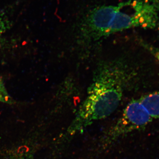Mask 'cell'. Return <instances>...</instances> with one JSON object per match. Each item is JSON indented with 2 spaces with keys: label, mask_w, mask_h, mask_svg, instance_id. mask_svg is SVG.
Returning a JSON list of instances; mask_svg holds the SVG:
<instances>
[{
  "label": "cell",
  "mask_w": 159,
  "mask_h": 159,
  "mask_svg": "<svg viewBox=\"0 0 159 159\" xmlns=\"http://www.w3.org/2000/svg\"><path fill=\"white\" fill-rule=\"evenodd\" d=\"M122 6L117 11L110 26L108 35L132 28H135L132 17L129 13L122 11Z\"/></svg>",
  "instance_id": "5"
},
{
  "label": "cell",
  "mask_w": 159,
  "mask_h": 159,
  "mask_svg": "<svg viewBox=\"0 0 159 159\" xmlns=\"http://www.w3.org/2000/svg\"><path fill=\"white\" fill-rule=\"evenodd\" d=\"M158 29H159V25L158 26Z\"/></svg>",
  "instance_id": "11"
},
{
  "label": "cell",
  "mask_w": 159,
  "mask_h": 159,
  "mask_svg": "<svg viewBox=\"0 0 159 159\" xmlns=\"http://www.w3.org/2000/svg\"><path fill=\"white\" fill-rule=\"evenodd\" d=\"M135 27L153 29L158 20L159 0H134L127 2Z\"/></svg>",
  "instance_id": "4"
},
{
  "label": "cell",
  "mask_w": 159,
  "mask_h": 159,
  "mask_svg": "<svg viewBox=\"0 0 159 159\" xmlns=\"http://www.w3.org/2000/svg\"><path fill=\"white\" fill-rule=\"evenodd\" d=\"M139 100L152 119H159V92L147 94Z\"/></svg>",
  "instance_id": "6"
},
{
  "label": "cell",
  "mask_w": 159,
  "mask_h": 159,
  "mask_svg": "<svg viewBox=\"0 0 159 159\" xmlns=\"http://www.w3.org/2000/svg\"><path fill=\"white\" fill-rule=\"evenodd\" d=\"M125 78L124 70L117 65H107L98 71L67 129L68 135L81 132L93 122L111 115L122 99Z\"/></svg>",
  "instance_id": "1"
},
{
  "label": "cell",
  "mask_w": 159,
  "mask_h": 159,
  "mask_svg": "<svg viewBox=\"0 0 159 159\" xmlns=\"http://www.w3.org/2000/svg\"><path fill=\"white\" fill-rule=\"evenodd\" d=\"M122 6V3L117 6H101L92 9L83 23L84 33L94 39L108 35L111 24Z\"/></svg>",
  "instance_id": "3"
},
{
  "label": "cell",
  "mask_w": 159,
  "mask_h": 159,
  "mask_svg": "<svg viewBox=\"0 0 159 159\" xmlns=\"http://www.w3.org/2000/svg\"><path fill=\"white\" fill-rule=\"evenodd\" d=\"M5 159H34L32 149L26 145H21L6 153Z\"/></svg>",
  "instance_id": "7"
},
{
  "label": "cell",
  "mask_w": 159,
  "mask_h": 159,
  "mask_svg": "<svg viewBox=\"0 0 159 159\" xmlns=\"http://www.w3.org/2000/svg\"><path fill=\"white\" fill-rule=\"evenodd\" d=\"M152 119L139 99L132 100L126 106L122 116L104 134L102 145L109 146L125 135L144 129Z\"/></svg>",
  "instance_id": "2"
},
{
  "label": "cell",
  "mask_w": 159,
  "mask_h": 159,
  "mask_svg": "<svg viewBox=\"0 0 159 159\" xmlns=\"http://www.w3.org/2000/svg\"><path fill=\"white\" fill-rule=\"evenodd\" d=\"M10 23L5 14L0 15V44L2 42L3 34L10 28Z\"/></svg>",
  "instance_id": "9"
},
{
  "label": "cell",
  "mask_w": 159,
  "mask_h": 159,
  "mask_svg": "<svg viewBox=\"0 0 159 159\" xmlns=\"http://www.w3.org/2000/svg\"><path fill=\"white\" fill-rule=\"evenodd\" d=\"M0 102L7 104L15 103L14 100L6 89L2 80L0 77Z\"/></svg>",
  "instance_id": "8"
},
{
  "label": "cell",
  "mask_w": 159,
  "mask_h": 159,
  "mask_svg": "<svg viewBox=\"0 0 159 159\" xmlns=\"http://www.w3.org/2000/svg\"><path fill=\"white\" fill-rule=\"evenodd\" d=\"M143 45L145 48L148 50L151 54L159 62V49L146 43H143Z\"/></svg>",
  "instance_id": "10"
}]
</instances>
